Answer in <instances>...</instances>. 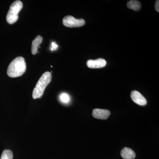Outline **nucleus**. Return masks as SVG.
Returning a JSON list of instances; mask_svg holds the SVG:
<instances>
[{
	"label": "nucleus",
	"instance_id": "nucleus-2",
	"mask_svg": "<svg viewBox=\"0 0 159 159\" xmlns=\"http://www.w3.org/2000/svg\"><path fill=\"white\" fill-rule=\"evenodd\" d=\"M52 79L51 73L46 72L42 75L38 80L32 93L33 99L40 98L42 97L47 86L51 82Z\"/></svg>",
	"mask_w": 159,
	"mask_h": 159
},
{
	"label": "nucleus",
	"instance_id": "nucleus-5",
	"mask_svg": "<svg viewBox=\"0 0 159 159\" xmlns=\"http://www.w3.org/2000/svg\"><path fill=\"white\" fill-rule=\"evenodd\" d=\"M130 97L135 103L140 106H145L147 104V100L145 97L138 91L134 90L131 93Z\"/></svg>",
	"mask_w": 159,
	"mask_h": 159
},
{
	"label": "nucleus",
	"instance_id": "nucleus-1",
	"mask_svg": "<svg viewBox=\"0 0 159 159\" xmlns=\"http://www.w3.org/2000/svg\"><path fill=\"white\" fill-rule=\"evenodd\" d=\"M26 70L25 58L22 57H17L9 64L7 70V75L12 78L20 77L25 73Z\"/></svg>",
	"mask_w": 159,
	"mask_h": 159
},
{
	"label": "nucleus",
	"instance_id": "nucleus-11",
	"mask_svg": "<svg viewBox=\"0 0 159 159\" xmlns=\"http://www.w3.org/2000/svg\"><path fill=\"white\" fill-rule=\"evenodd\" d=\"M1 159H13V153L11 150L5 149L1 155Z\"/></svg>",
	"mask_w": 159,
	"mask_h": 159
},
{
	"label": "nucleus",
	"instance_id": "nucleus-12",
	"mask_svg": "<svg viewBox=\"0 0 159 159\" xmlns=\"http://www.w3.org/2000/svg\"><path fill=\"white\" fill-rule=\"evenodd\" d=\"M60 99L64 103H68L70 101V97L69 95L66 93H63L60 96Z\"/></svg>",
	"mask_w": 159,
	"mask_h": 159
},
{
	"label": "nucleus",
	"instance_id": "nucleus-13",
	"mask_svg": "<svg viewBox=\"0 0 159 159\" xmlns=\"http://www.w3.org/2000/svg\"><path fill=\"white\" fill-rule=\"evenodd\" d=\"M51 51H55V50H57V48H58V46H57V44L56 43L54 42L51 43Z\"/></svg>",
	"mask_w": 159,
	"mask_h": 159
},
{
	"label": "nucleus",
	"instance_id": "nucleus-9",
	"mask_svg": "<svg viewBox=\"0 0 159 159\" xmlns=\"http://www.w3.org/2000/svg\"><path fill=\"white\" fill-rule=\"evenodd\" d=\"M43 40V37L41 36L38 35L35 38V39L32 41V46H31V53L32 54L34 55L37 54L38 48L42 42Z\"/></svg>",
	"mask_w": 159,
	"mask_h": 159
},
{
	"label": "nucleus",
	"instance_id": "nucleus-10",
	"mask_svg": "<svg viewBox=\"0 0 159 159\" xmlns=\"http://www.w3.org/2000/svg\"><path fill=\"white\" fill-rule=\"evenodd\" d=\"M127 6L129 9L138 11L141 8V4L139 1L131 0L127 3Z\"/></svg>",
	"mask_w": 159,
	"mask_h": 159
},
{
	"label": "nucleus",
	"instance_id": "nucleus-8",
	"mask_svg": "<svg viewBox=\"0 0 159 159\" xmlns=\"http://www.w3.org/2000/svg\"><path fill=\"white\" fill-rule=\"evenodd\" d=\"M121 155L124 159H134L135 157L136 154L130 148L125 147L121 150Z\"/></svg>",
	"mask_w": 159,
	"mask_h": 159
},
{
	"label": "nucleus",
	"instance_id": "nucleus-6",
	"mask_svg": "<svg viewBox=\"0 0 159 159\" xmlns=\"http://www.w3.org/2000/svg\"><path fill=\"white\" fill-rule=\"evenodd\" d=\"M106 64V61L103 58H98L97 60H89L87 62V66L91 69L101 68L105 66Z\"/></svg>",
	"mask_w": 159,
	"mask_h": 159
},
{
	"label": "nucleus",
	"instance_id": "nucleus-14",
	"mask_svg": "<svg viewBox=\"0 0 159 159\" xmlns=\"http://www.w3.org/2000/svg\"><path fill=\"white\" fill-rule=\"evenodd\" d=\"M155 9L158 12H159V1H156L155 3Z\"/></svg>",
	"mask_w": 159,
	"mask_h": 159
},
{
	"label": "nucleus",
	"instance_id": "nucleus-3",
	"mask_svg": "<svg viewBox=\"0 0 159 159\" xmlns=\"http://www.w3.org/2000/svg\"><path fill=\"white\" fill-rule=\"evenodd\" d=\"M23 7L22 2L16 1L11 4L6 16V21L8 24L12 25L18 20V14Z\"/></svg>",
	"mask_w": 159,
	"mask_h": 159
},
{
	"label": "nucleus",
	"instance_id": "nucleus-7",
	"mask_svg": "<svg viewBox=\"0 0 159 159\" xmlns=\"http://www.w3.org/2000/svg\"><path fill=\"white\" fill-rule=\"evenodd\" d=\"M110 111L108 110L102 109H94L93 111V117L96 119H106L110 115Z\"/></svg>",
	"mask_w": 159,
	"mask_h": 159
},
{
	"label": "nucleus",
	"instance_id": "nucleus-4",
	"mask_svg": "<svg viewBox=\"0 0 159 159\" xmlns=\"http://www.w3.org/2000/svg\"><path fill=\"white\" fill-rule=\"evenodd\" d=\"M85 21L82 19L75 18L71 16H67L63 19L64 25L68 28H79L85 25Z\"/></svg>",
	"mask_w": 159,
	"mask_h": 159
}]
</instances>
